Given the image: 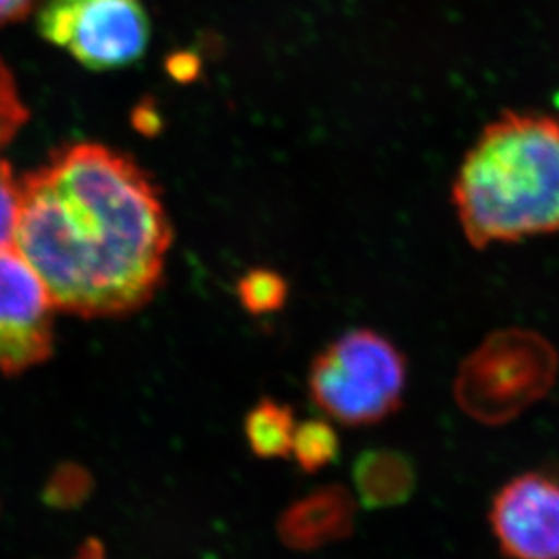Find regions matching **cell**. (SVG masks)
Here are the masks:
<instances>
[{
    "mask_svg": "<svg viewBox=\"0 0 559 559\" xmlns=\"http://www.w3.org/2000/svg\"><path fill=\"white\" fill-rule=\"evenodd\" d=\"M13 248L55 309L126 317L160 289L173 227L160 188L122 151L76 142L22 178Z\"/></svg>",
    "mask_w": 559,
    "mask_h": 559,
    "instance_id": "cell-1",
    "label": "cell"
},
{
    "mask_svg": "<svg viewBox=\"0 0 559 559\" xmlns=\"http://www.w3.org/2000/svg\"><path fill=\"white\" fill-rule=\"evenodd\" d=\"M19 205H21V186L13 178L8 162L0 160V248L13 246Z\"/></svg>",
    "mask_w": 559,
    "mask_h": 559,
    "instance_id": "cell-14",
    "label": "cell"
},
{
    "mask_svg": "<svg viewBox=\"0 0 559 559\" xmlns=\"http://www.w3.org/2000/svg\"><path fill=\"white\" fill-rule=\"evenodd\" d=\"M53 300L13 246L0 248V371H26L53 350Z\"/></svg>",
    "mask_w": 559,
    "mask_h": 559,
    "instance_id": "cell-6",
    "label": "cell"
},
{
    "mask_svg": "<svg viewBox=\"0 0 559 559\" xmlns=\"http://www.w3.org/2000/svg\"><path fill=\"white\" fill-rule=\"evenodd\" d=\"M296 425L290 407L264 399L249 411L243 432L253 454L264 460H275L289 456Z\"/></svg>",
    "mask_w": 559,
    "mask_h": 559,
    "instance_id": "cell-10",
    "label": "cell"
},
{
    "mask_svg": "<svg viewBox=\"0 0 559 559\" xmlns=\"http://www.w3.org/2000/svg\"><path fill=\"white\" fill-rule=\"evenodd\" d=\"M558 371V350L549 340L528 329H501L465 358L454 399L479 424H509L550 393Z\"/></svg>",
    "mask_w": 559,
    "mask_h": 559,
    "instance_id": "cell-3",
    "label": "cell"
},
{
    "mask_svg": "<svg viewBox=\"0 0 559 559\" xmlns=\"http://www.w3.org/2000/svg\"><path fill=\"white\" fill-rule=\"evenodd\" d=\"M340 438L325 419H307L296 425L290 454L301 471L312 474L329 467L338 457Z\"/></svg>",
    "mask_w": 559,
    "mask_h": 559,
    "instance_id": "cell-11",
    "label": "cell"
},
{
    "mask_svg": "<svg viewBox=\"0 0 559 559\" xmlns=\"http://www.w3.org/2000/svg\"><path fill=\"white\" fill-rule=\"evenodd\" d=\"M452 202L474 248L559 233V119L509 111L457 167Z\"/></svg>",
    "mask_w": 559,
    "mask_h": 559,
    "instance_id": "cell-2",
    "label": "cell"
},
{
    "mask_svg": "<svg viewBox=\"0 0 559 559\" xmlns=\"http://www.w3.org/2000/svg\"><path fill=\"white\" fill-rule=\"evenodd\" d=\"M353 484L361 506L371 511L393 509L415 492V465L393 449H369L356 457Z\"/></svg>",
    "mask_w": 559,
    "mask_h": 559,
    "instance_id": "cell-9",
    "label": "cell"
},
{
    "mask_svg": "<svg viewBox=\"0 0 559 559\" xmlns=\"http://www.w3.org/2000/svg\"><path fill=\"white\" fill-rule=\"evenodd\" d=\"M501 555L509 559H559V479L523 473L501 487L489 511Z\"/></svg>",
    "mask_w": 559,
    "mask_h": 559,
    "instance_id": "cell-7",
    "label": "cell"
},
{
    "mask_svg": "<svg viewBox=\"0 0 559 559\" xmlns=\"http://www.w3.org/2000/svg\"><path fill=\"white\" fill-rule=\"evenodd\" d=\"M37 29L46 43L92 71L135 64L151 38L142 0H43Z\"/></svg>",
    "mask_w": 559,
    "mask_h": 559,
    "instance_id": "cell-5",
    "label": "cell"
},
{
    "mask_svg": "<svg viewBox=\"0 0 559 559\" xmlns=\"http://www.w3.org/2000/svg\"><path fill=\"white\" fill-rule=\"evenodd\" d=\"M38 2L40 0H0V26L29 15Z\"/></svg>",
    "mask_w": 559,
    "mask_h": 559,
    "instance_id": "cell-15",
    "label": "cell"
},
{
    "mask_svg": "<svg viewBox=\"0 0 559 559\" xmlns=\"http://www.w3.org/2000/svg\"><path fill=\"white\" fill-rule=\"evenodd\" d=\"M405 385V356L391 340L367 328L331 342L309 371V393L318 409L349 427L378 424L396 413Z\"/></svg>",
    "mask_w": 559,
    "mask_h": 559,
    "instance_id": "cell-4",
    "label": "cell"
},
{
    "mask_svg": "<svg viewBox=\"0 0 559 559\" xmlns=\"http://www.w3.org/2000/svg\"><path fill=\"white\" fill-rule=\"evenodd\" d=\"M75 559H106L103 547L97 542H87L82 547L81 555L76 556Z\"/></svg>",
    "mask_w": 559,
    "mask_h": 559,
    "instance_id": "cell-18",
    "label": "cell"
},
{
    "mask_svg": "<svg viewBox=\"0 0 559 559\" xmlns=\"http://www.w3.org/2000/svg\"><path fill=\"white\" fill-rule=\"evenodd\" d=\"M355 496L342 485H325L287 507L278 522V536L293 550L322 549L353 533Z\"/></svg>",
    "mask_w": 559,
    "mask_h": 559,
    "instance_id": "cell-8",
    "label": "cell"
},
{
    "mask_svg": "<svg viewBox=\"0 0 559 559\" xmlns=\"http://www.w3.org/2000/svg\"><path fill=\"white\" fill-rule=\"evenodd\" d=\"M27 120V109L16 90L15 79L0 59V150L19 133Z\"/></svg>",
    "mask_w": 559,
    "mask_h": 559,
    "instance_id": "cell-13",
    "label": "cell"
},
{
    "mask_svg": "<svg viewBox=\"0 0 559 559\" xmlns=\"http://www.w3.org/2000/svg\"><path fill=\"white\" fill-rule=\"evenodd\" d=\"M135 122L136 126H140V130L145 131V133H155V131L160 130V119L150 108H140L136 111Z\"/></svg>",
    "mask_w": 559,
    "mask_h": 559,
    "instance_id": "cell-17",
    "label": "cell"
},
{
    "mask_svg": "<svg viewBox=\"0 0 559 559\" xmlns=\"http://www.w3.org/2000/svg\"><path fill=\"white\" fill-rule=\"evenodd\" d=\"M237 293L242 306L251 314H270L282 309L289 295V287L284 276L276 271L257 267L240 278Z\"/></svg>",
    "mask_w": 559,
    "mask_h": 559,
    "instance_id": "cell-12",
    "label": "cell"
},
{
    "mask_svg": "<svg viewBox=\"0 0 559 559\" xmlns=\"http://www.w3.org/2000/svg\"><path fill=\"white\" fill-rule=\"evenodd\" d=\"M167 68L177 81L189 82L199 75L200 62L199 59H194L193 55L177 53L173 59H169Z\"/></svg>",
    "mask_w": 559,
    "mask_h": 559,
    "instance_id": "cell-16",
    "label": "cell"
}]
</instances>
